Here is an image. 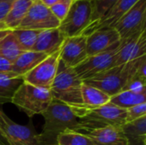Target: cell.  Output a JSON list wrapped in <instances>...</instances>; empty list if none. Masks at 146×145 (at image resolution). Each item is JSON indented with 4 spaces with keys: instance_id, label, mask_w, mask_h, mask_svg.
Masks as SVG:
<instances>
[{
    "instance_id": "1",
    "label": "cell",
    "mask_w": 146,
    "mask_h": 145,
    "mask_svg": "<svg viewBox=\"0 0 146 145\" xmlns=\"http://www.w3.org/2000/svg\"><path fill=\"white\" fill-rule=\"evenodd\" d=\"M82 84L83 81L76 74L74 68L67 67L60 60L50 91L53 99L68 105L78 119L86 112L82 103Z\"/></svg>"
},
{
    "instance_id": "2",
    "label": "cell",
    "mask_w": 146,
    "mask_h": 145,
    "mask_svg": "<svg viewBox=\"0 0 146 145\" xmlns=\"http://www.w3.org/2000/svg\"><path fill=\"white\" fill-rule=\"evenodd\" d=\"M44 126L38 134V145H56L57 137L68 130L75 131L78 117L66 104L52 99L47 109L42 114Z\"/></svg>"
},
{
    "instance_id": "3",
    "label": "cell",
    "mask_w": 146,
    "mask_h": 145,
    "mask_svg": "<svg viewBox=\"0 0 146 145\" xmlns=\"http://www.w3.org/2000/svg\"><path fill=\"white\" fill-rule=\"evenodd\" d=\"M145 56L115 66L91 79L84 80L83 83L101 90L110 97H113L121 91L127 81L136 74L137 68Z\"/></svg>"
},
{
    "instance_id": "4",
    "label": "cell",
    "mask_w": 146,
    "mask_h": 145,
    "mask_svg": "<svg viewBox=\"0 0 146 145\" xmlns=\"http://www.w3.org/2000/svg\"><path fill=\"white\" fill-rule=\"evenodd\" d=\"M127 109H121L111 103L87 109L78 119L75 131L81 133L102 129L107 126H122L127 123Z\"/></svg>"
},
{
    "instance_id": "5",
    "label": "cell",
    "mask_w": 146,
    "mask_h": 145,
    "mask_svg": "<svg viewBox=\"0 0 146 145\" xmlns=\"http://www.w3.org/2000/svg\"><path fill=\"white\" fill-rule=\"evenodd\" d=\"M52 99L50 89L22 82L14 93L11 103L29 118H32L36 115H42Z\"/></svg>"
},
{
    "instance_id": "6",
    "label": "cell",
    "mask_w": 146,
    "mask_h": 145,
    "mask_svg": "<svg viewBox=\"0 0 146 145\" xmlns=\"http://www.w3.org/2000/svg\"><path fill=\"white\" fill-rule=\"evenodd\" d=\"M91 0H74L67 15L60 22L58 29L65 38L82 35L91 24Z\"/></svg>"
},
{
    "instance_id": "7",
    "label": "cell",
    "mask_w": 146,
    "mask_h": 145,
    "mask_svg": "<svg viewBox=\"0 0 146 145\" xmlns=\"http://www.w3.org/2000/svg\"><path fill=\"white\" fill-rule=\"evenodd\" d=\"M0 137L8 145H38V133L33 126L14 122L0 108Z\"/></svg>"
},
{
    "instance_id": "8",
    "label": "cell",
    "mask_w": 146,
    "mask_h": 145,
    "mask_svg": "<svg viewBox=\"0 0 146 145\" xmlns=\"http://www.w3.org/2000/svg\"><path fill=\"white\" fill-rule=\"evenodd\" d=\"M146 0H139L116 23L121 40H127L145 31Z\"/></svg>"
},
{
    "instance_id": "9",
    "label": "cell",
    "mask_w": 146,
    "mask_h": 145,
    "mask_svg": "<svg viewBox=\"0 0 146 145\" xmlns=\"http://www.w3.org/2000/svg\"><path fill=\"white\" fill-rule=\"evenodd\" d=\"M120 46L94 56H87L81 63L74 68V72L84 81L115 67Z\"/></svg>"
},
{
    "instance_id": "10",
    "label": "cell",
    "mask_w": 146,
    "mask_h": 145,
    "mask_svg": "<svg viewBox=\"0 0 146 145\" xmlns=\"http://www.w3.org/2000/svg\"><path fill=\"white\" fill-rule=\"evenodd\" d=\"M61 49L49 55L34 68L22 76V81L38 87L50 89L57 72Z\"/></svg>"
},
{
    "instance_id": "11",
    "label": "cell",
    "mask_w": 146,
    "mask_h": 145,
    "mask_svg": "<svg viewBox=\"0 0 146 145\" xmlns=\"http://www.w3.org/2000/svg\"><path fill=\"white\" fill-rule=\"evenodd\" d=\"M60 21L52 14L50 8L40 1L33 3L25 18L17 28L32 30H46L58 28Z\"/></svg>"
},
{
    "instance_id": "12",
    "label": "cell",
    "mask_w": 146,
    "mask_h": 145,
    "mask_svg": "<svg viewBox=\"0 0 146 145\" xmlns=\"http://www.w3.org/2000/svg\"><path fill=\"white\" fill-rule=\"evenodd\" d=\"M119 33L115 28L98 29L86 36L87 56H94L121 45Z\"/></svg>"
},
{
    "instance_id": "13",
    "label": "cell",
    "mask_w": 146,
    "mask_h": 145,
    "mask_svg": "<svg viewBox=\"0 0 146 145\" xmlns=\"http://www.w3.org/2000/svg\"><path fill=\"white\" fill-rule=\"evenodd\" d=\"M87 57L86 36L66 38L62 47L60 60L68 68H75Z\"/></svg>"
},
{
    "instance_id": "14",
    "label": "cell",
    "mask_w": 146,
    "mask_h": 145,
    "mask_svg": "<svg viewBox=\"0 0 146 145\" xmlns=\"http://www.w3.org/2000/svg\"><path fill=\"white\" fill-rule=\"evenodd\" d=\"M145 56H146V31L121 41L115 66L127 63Z\"/></svg>"
},
{
    "instance_id": "15",
    "label": "cell",
    "mask_w": 146,
    "mask_h": 145,
    "mask_svg": "<svg viewBox=\"0 0 146 145\" xmlns=\"http://www.w3.org/2000/svg\"><path fill=\"white\" fill-rule=\"evenodd\" d=\"M139 0H118L108 13L97 23L88 26L82 35L87 36L92 32L103 28H114L120 19L138 2Z\"/></svg>"
},
{
    "instance_id": "16",
    "label": "cell",
    "mask_w": 146,
    "mask_h": 145,
    "mask_svg": "<svg viewBox=\"0 0 146 145\" xmlns=\"http://www.w3.org/2000/svg\"><path fill=\"white\" fill-rule=\"evenodd\" d=\"M65 38L58 28L42 30L32 50L42 52L47 56L51 55L61 49Z\"/></svg>"
},
{
    "instance_id": "17",
    "label": "cell",
    "mask_w": 146,
    "mask_h": 145,
    "mask_svg": "<svg viewBox=\"0 0 146 145\" xmlns=\"http://www.w3.org/2000/svg\"><path fill=\"white\" fill-rule=\"evenodd\" d=\"M95 145H128L121 126H107L86 133Z\"/></svg>"
},
{
    "instance_id": "18",
    "label": "cell",
    "mask_w": 146,
    "mask_h": 145,
    "mask_svg": "<svg viewBox=\"0 0 146 145\" xmlns=\"http://www.w3.org/2000/svg\"><path fill=\"white\" fill-rule=\"evenodd\" d=\"M47 56H48L46 54L42 52H37L33 50L24 51L13 62L12 72L15 75L22 78L24 74L34 68Z\"/></svg>"
},
{
    "instance_id": "19",
    "label": "cell",
    "mask_w": 146,
    "mask_h": 145,
    "mask_svg": "<svg viewBox=\"0 0 146 145\" xmlns=\"http://www.w3.org/2000/svg\"><path fill=\"white\" fill-rule=\"evenodd\" d=\"M128 145H146V115L121 126Z\"/></svg>"
},
{
    "instance_id": "20",
    "label": "cell",
    "mask_w": 146,
    "mask_h": 145,
    "mask_svg": "<svg viewBox=\"0 0 146 145\" xmlns=\"http://www.w3.org/2000/svg\"><path fill=\"white\" fill-rule=\"evenodd\" d=\"M81 97L83 106L86 110L105 105L110 103V97L101 90L85 83L81 87Z\"/></svg>"
},
{
    "instance_id": "21",
    "label": "cell",
    "mask_w": 146,
    "mask_h": 145,
    "mask_svg": "<svg viewBox=\"0 0 146 145\" xmlns=\"http://www.w3.org/2000/svg\"><path fill=\"white\" fill-rule=\"evenodd\" d=\"M32 4V0H14L3 21L7 28L10 30L16 29L25 18Z\"/></svg>"
},
{
    "instance_id": "22",
    "label": "cell",
    "mask_w": 146,
    "mask_h": 145,
    "mask_svg": "<svg viewBox=\"0 0 146 145\" xmlns=\"http://www.w3.org/2000/svg\"><path fill=\"white\" fill-rule=\"evenodd\" d=\"M144 103H146V94H139L130 91H121L110 97V103L124 109Z\"/></svg>"
},
{
    "instance_id": "23",
    "label": "cell",
    "mask_w": 146,
    "mask_h": 145,
    "mask_svg": "<svg viewBox=\"0 0 146 145\" xmlns=\"http://www.w3.org/2000/svg\"><path fill=\"white\" fill-rule=\"evenodd\" d=\"M22 82L21 77L0 74V105L11 103L14 93Z\"/></svg>"
},
{
    "instance_id": "24",
    "label": "cell",
    "mask_w": 146,
    "mask_h": 145,
    "mask_svg": "<svg viewBox=\"0 0 146 145\" xmlns=\"http://www.w3.org/2000/svg\"><path fill=\"white\" fill-rule=\"evenodd\" d=\"M24 51L13 34L12 30L0 41V56L7 59L12 63Z\"/></svg>"
},
{
    "instance_id": "25",
    "label": "cell",
    "mask_w": 146,
    "mask_h": 145,
    "mask_svg": "<svg viewBox=\"0 0 146 145\" xmlns=\"http://www.w3.org/2000/svg\"><path fill=\"white\" fill-rule=\"evenodd\" d=\"M56 145H95V144L86 134L68 130L57 137Z\"/></svg>"
},
{
    "instance_id": "26",
    "label": "cell",
    "mask_w": 146,
    "mask_h": 145,
    "mask_svg": "<svg viewBox=\"0 0 146 145\" xmlns=\"http://www.w3.org/2000/svg\"><path fill=\"white\" fill-rule=\"evenodd\" d=\"M40 32L41 31L39 30L20 29V28L12 30L13 34L16 38L23 51H29L33 50Z\"/></svg>"
},
{
    "instance_id": "27",
    "label": "cell",
    "mask_w": 146,
    "mask_h": 145,
    "mask_svg": "<svg viewBox=\"0 0 146 145\" xmlns=\"http://www.w3.org/2000/svg\"><path fill=\"white\" fill-rule=\"evenodd\" d=\"M117 1L118 0H91L92 17L90 26H92L99 21Z\"/></svg>"
},
{
    "instance_id": "28",
    "label": "cell",
    "mask_w": 146,
    "mask_h": 145,
    "mask_svg": "<svg viewBox=\"0 0 146 145\" xmlns=\"http://www.w3.org/2000/svg\"><path fill=\"white\" fill-rule=\"evenodd\" d=\"M73 2L74 0H58L50 8V9L61 22L67 15Z\"/></svg>"
},
{
    "instance_id": "29",
    "label": "cell",
    "mask_w": 146,
    "mask_h": 145,
    "mask_svg": "<svg viewBox=\"0 0 146 145\" xmlns=\"http://www.w3.org/2000/svg\"><path fill=\"white\" fill-rule=\"evenodd\" d=\"M122 91H130L139 94H146V79L133 76L127 81Z\"/></svg>"
},
{
    "instance_id": "30",
    "label": "cell",
    "mask_w": 146,
    "mask_h": 145,
    "mask_svg": "<svg viewBox=\"0 0 146 145\" xmlns=\"http://www.w3.org/2000/svg\"><path fill=\"white\" fill-rule=\"evenodd\" d=\"M146 115V103H140L135 106H133L127 109V119L126 121L131 122L140 117Z\"/></svg>"
},
{
    "instance_id": "31",
    "label": "cell",
    "mask_w": 146,
    "mask_h": 145,
    "mask_svg": "<svg viewBox=\"0 0 146 145\" xmlns=\"http://www.w3.org/2000/svg\"><path fill=\"white\" fill-rule=\"evenodd\" d=\"M12 66L13 63L7 59L0 56V74H6V75H15L12 72ZM17 76V75H16ZM19 77V76H18Z\"/></svg>"
},
{
    "instance_id": "32",
    "label": "cell",
    "mask_w": 146,
    "mask_h": 145,
    "mask_svg": "<svg viewBox=\"0 0 146 145\" xmlns=\"http://www.w3.org/2000/svg\"><path fill=\"white\" fill-rule=\"evenodd\" d=\"M14 0H0V22H3Z\"/></svg>"
},
{
    "instance_id": "33",
    "label": "cell",
    "mask_w": 146,
    "mask_h": 145,
    "mask_svg": "<svg viewBox=\"0 0 146 145\" xmlns=\"http://www.w3.org/2000/svg\"><path fill=\"white\" fill-rule=\"evenodd\" d=\"M58 0H40V2L44 4V5H45L46 7H48V8H50L53 4H55L56 2H57Z\"/></svg>"
},
{
    "instance_id": "34",
    "label": "cell",
    "mask_w": 146,
    "mask_h": 145,
    "mask_svg": "<svg viewBox=\"0 0 146 145\" xmlns=\"http://www.w3.org/2000/svg\"><path fill=\"white\" fill-rule=\"evenodd\" d=\"M11 32V30L9 29H3V30H0V41L7 35L9 34V32Z\"/></svg>"
},
{
    "instance_id": "35",
    "label": "cell",
    "mask_w": 146,
    "mask_h": 145,
    "mask_svg": "<svg viewBox=\"0 0 146 145\" xmlns=\"http://www.w3.org/2000/svg\"><path fill=\"white\" fill-rule=\"evenodd\" d=\"M3 29H8V28H7V26H5V24L3 22H0V30H3Z\"/></svg>"
},
{
    "instance_id": "36",
    "label": "cell",
    "mask_w": 146,
    "mask_h": 145,
    "mask_svg": "<svg viewBox=\"0 0 146 145\" xmlns=\"http://www.w3.org/2000/svg\"><path fill=\"white\" fill-rule=\"evenodd\" d=\"M0 145H8V144L4 142V140H3V138H0Z\"/></svg>"
},
{
    "instance_id": "37",
    "label": "cell",
    "mask_w": 146,
    "mask_h": 145,
    "mask_svg": "<svg viewBox=\"0 0 146 145\" xmlns=\"http://www.w3.org/2000/svg\"><path fill=\"white\" fill-rule=\"evenodd\" d=\"M33 1V3H34V2H38V1H40V0H32Z\"/></svg>"
},
{
    "instance_id": "38",
    "label": "cell",
    "mask_w": 146,
    "mask_h": 145,
    "mask_svg": "<svg viewBox=\"0 0 146 145\" xmlns=\"http://www.w3.org/2000/svg\"><path fill=\"white\" fill-rule=\"evenodd\" d=\"M0 138H1V137H0Z\"/></svg>"
}]
</instances>
